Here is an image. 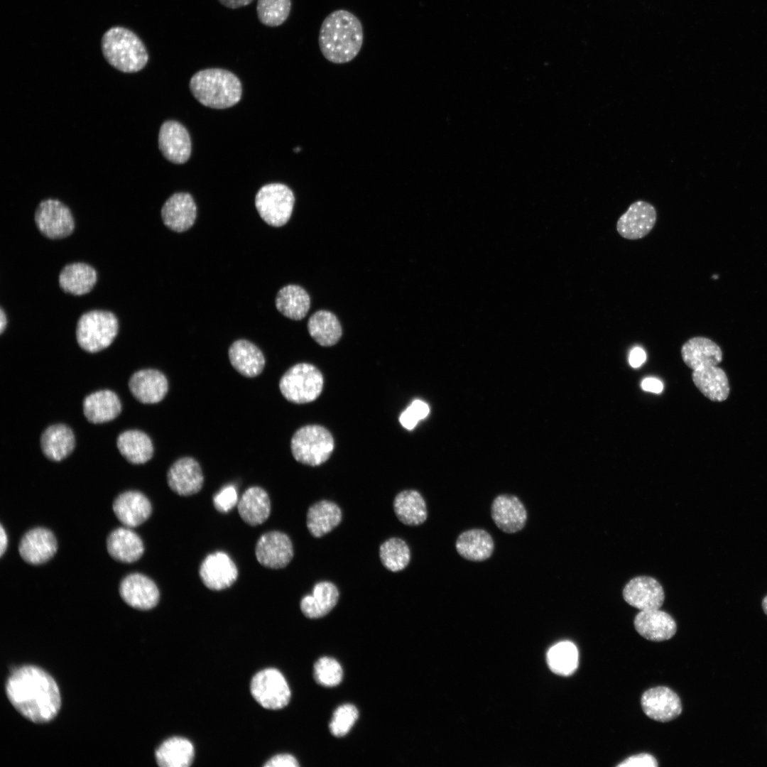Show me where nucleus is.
<instances>
[{
    "label": "nucleus",
    "instance_id": "f257e3e1",
    "mask_svg": "<svg viewBox=\"0 0 767 767\" xmlns=\"http://www.w3.org/2000/svg\"><path fill=\"white\" fill-rule=\"evenodd\" d=\"M6 692L13 707L35 723L51 721L60 708L56 682L37 666L25 665L13 670L7 680Z\"/></svg>",
    "mask_w": 767,
    "mask_h": 767
},
{
    "label": "nucleus",
    "instance_id": "f03ea898",
    "mask_svg": "<svg viewBox=\"0 0 767 767\" xmlns=\"http://www.w3.org/2000/svg\"><path fill=\"white\" fill-rule=\"evenodd\" d=\"M364 41L360 20L352 12L338 9L322 21L318 43L325 58L335 64L352 60L361 49Z\"/></svg>",
    "mask_w": 767,
    "mask_h": 767
},
{
    "label": "nucleus",
    "instance_id": "7ed1b4c3",
    "mask_svg": "<svg viewBox=\"0 0 767 767\" xmlns=\"http://www.w3.org/2000/svg\"><path fill=\"white\" fill-rule=\"evenodd\" d=\"M190 89L195 98L204 106L226 109L237 104L241 97L242 86L232 72L222 68H207L195 73L190 80Z\"/></svg>",
    "mask_w": 767,
    "mask_h": 767
},
{
    "label": "nucleus",
    "instance_id": "20e7f679",
    "mask_svg": "<svg viewBox=\"0 0 767 767\" xmlns=\"http://www.w3.org/2000/svg\"><path fill=\"white\" fill-rule=\"evenodd\" d=\"M102 50L106 60L116 70L126 73L141 70L148 54L141 40L131 30L115 26L102 38Z\"/></svg>",
    "mask_w": 767,
    "mask_h": 767
},
{
    "label": "nucleus",
    "instance_id": "39448f33",
    "mask_svg": "<svg viewBox=\"0 0 767 767\" xmlns=\"http://www.w3.org/2000/svg\"><path fill=\"white\" fill-rule=\"evenodd\" d=\"M118 331L119 322L114 313L93 310L80 317L76 327V339L82 349L94 353L109 347Z\"/></svg>",
    "mask_w": 767,
    "mask_h": 767
},
{
    "label": "nucleus",
    "instance_id": "423d86ee",
    "mask_svg": "<svg viewBox=\"0 0 767 767\" xmlns=\"http://www.w3.org/2000/svg\"><path fill=\"white\" fill-rule=\"evenodd\" d=\"M290 448L297 462L318 466L330 457L334 449V440L329 430L322 426L305 425L293 435Z\"/></svg>",
    "mask_w": 767,
    "mask_h": 767
},
{
    "label": "nucleus",
    "instance_id": "0eeeda50",
    "mask_svg": "<svg viewBox=\"0 0 767 767\" xmlns=\"http://www.w3.org/2000/svg\"><path fill=\"white\" fill-rule=\"evenodd\" d=\"M323 376L320 370L308 363L290 367L281 378L279 388L288 401L301 404L312 402L320 395Z\"/></svg>",
    "mask_w": 767,
    "mask_h": 767
},
{
    "label": "nucleus",
    "instance_id": "6e6552de",
    "mask_svg": "<svg viewBox=\"0 0 767 767\" xmlns=\"http://www.w3.org/2000/svg\"><path fill=\"white\" fill-rule=\"evenodd\" d=\"M294 204L293 191L283 183L266 184L259 190L255 197V206L261 219L276 227L288 222Z\"/></svg>",
    "mask_w": 767,
    "mask_h": 767
},
{
    "label": "nucleus",
    "instance_id": "1a4fd4ad",
    "mask_svg": "<svg viewBox=\"0 0 767 767\" xmlns=\"http://www.w3.org/2000/svg\"><path fill=\"white\" fill-rule=\"evenodd\" d=\"M250 689L254 700L268 709H282L290 699V690L285 677L273 668L258 672L251 680Z\"/></svg>",
    "mask_w": 767,
    "mask_h": 767
},
{
    "label": "nucleus",
    "instance_id": "9d476101",
    "mask_svg": "<svg viewBox=\"0 0 767 767\" xmlns=\"http://www.w3.org/2000/svg\"><path fill=\"white\" fill-rule=\"evenodd\" d=\"M34 219L40 232L51 239L67 237L75 228L73 216L69 207L55 199L41 201L36 210Z\"/></svg>",
    "mask_w": 767,
    "mask_h": 767
},
{
    "label": "nucleus",
    "instance_id": "9b49d317",
    "mask_svg": "<svg viewBox=\"0 0 767 767\" xmlns=\"http://www.w3.org/2000/svg\"><path fill=\"white\" fill-rule=\"evenodd\" d=\"M255 554L263 566L271 569L283 568L293 557V544L285 533L270 531L263 534L258 540Z\"/></svg>",
    "mask_w": 767,
    "mask_h": 767
},
{
    "label": "nucleus",
    "instance_id": "f8f14e48",
    "mask_svg": "<svg viewBox=\"0 0 767 767\" xmlns=\"http://www.w3.org/2000/svg\"><path fill=\"white\" fill-rule=\"evenodd\" d=\"M656 219L655 207L646 201L638 200L631 204L619 218L616 230L624 239H639L646 236L653 229Z\"/></svg>",
    "mask_w": 767,
    "mask_h": 767
},
{
    "label": "nucleus",
    "instance_id": "ddd939ff",
    "mask_svg": "<svg viewBox=\"0 0 767 767\" xmlns=\"http://www.w3.org/2000/svg\"><path fill=\"white\" fill-rule=\"evenodd\" d=\"M158 147L163 156L175 164H183L191 155L192 145L186 128L174 120L164 121L158 133Z\"/></svg>",
    "mask_w": 767,
    "mask_h": 767
},
{
    "label": "nucleus",
    "instance_id": "4468645a",
    "mask_svg": "<svg viewBox=\"0 0 767 767\" xmlns=\"http://www.w3.org/2000/svg\"><path fill=\"white\" fill-rule=\"evenodd\" d=\"M199 575L208 589L219 591L231 587L235 582L238 570L227 553L216 552L205 558L200 565Z\"/></svg>",
    "mask_w": 767,
    "mask_h": 767
},
{
    "label": "nucleus",
    "instance_id": "2eb2a0df",
    "mask_svg": "<svg viewBox=\"0 0 767 767\" xmlns=\"http://www.w3.org/2000/svg\"><path fill=\"white\" fill-rule=\"evenodd\" d=\"M119 594L128 605L141 610L155 607L160 598L155 582L140 573H133L124 578L120 583Z\"/></svg>",
    "mask_w": 767,
    "mask_h": 767
},
{
    "label": "nucleus",
    "instance_id": "dca6fc26",
    "mask_svg": "<svg viewBox=\"0 0 767 767\" xmlns=\"http://www.w3.org/2000/svg\"><path fill=\"white\" fill-rule=\"evenodd\" d=\"M644 713L652 719L666 722L678 717L682 712L679 696L667 687L651 688L641 700Z\"/></svg>",
    "mask_w": 767,
    "mask_h": 767
},
{
    "label": "nucleus",
    "instance_id": "f3484780",
    "mask_svg": "<svg viewBox=\"0 0 767 767\" xmlns=\"http://www.w3.org/2000/svg\"><path fill=\"white\" fill-rule=\"evenodd\" d=\"M623 597L629 604L640 611L660 609L665 599L663 587L649 576L631 579L624 588Z\"/></svg>",
    "mask_w": 767,
    "mask_h": 767
},
{
    "label": "nucleus",
    "instance_id": "a211bd4d",
    "mask_svg": "<svg viewBox=\"0 0 767 767\" xmlns=\"http://www.w3.org/2000/svg\"><path fill=\"white\" fill-rule=\"evenodd\" d=\"M169 487L180 496H190L199 492L204 483V476L200 464L192 457H185L176 460L167 473Z\"/></svg>",
    "mask_w": 767,
    "mask_h": 767
},
{
    "label": "nucleus",
    "instance_id": "6ab92c4d",
    "mask_svg": "<svg viewBox=\"0 0 767 767\" xmlns=\"http://www.w3.org/2000/svg\"><path fill=\"white\" fill-rule=\"evenodd\" d=\"M491 518L503 532L514 533L520 531L527 521V511L521 500L511 494H501L493 501Z\"/></svg>",
    "mask_w": 767,
    "mask_h": 767
},
{
    "label": "nucleus",
    "instance_id": "aec40b11",
    "mask_svg": "<svg viewBox=\"0 0 767 767\" xmlns=\"http://www.w3.org/2000/svg\"><path fill=\"white\" fill-rule=\"evenodd\" d=\"M163 224L176 232L190 229L197 217V206L192 195L187 192H176L171 195L161 208Z\"/></svg>",
    "mask_w": 767,
    "mask_h": 767
},
{
    "label": "nucleus",
    "instance_id": "412c9836",
    "mask_svg": "<svg viewBox=\"0 0 767 767\" xmlns=\"http://www.w3.org/2000/svg\"><path fill=\"white\" fill-rule=\"evenodd\" d=\"M57 540L53 533L45 528H35L22 537L18 550L22 559L32 565L49 560L56 553Z\"/></svg>",
    "mask_w": 767,
    "mask_h": 767
},
{
    "label": "nucleus",
    "instance_id": "4be33fe9",
    "mask_svg": "<svg viewBox=\"0 0 767 767\" xmlns=\"http://www.w3.org/2000/svg\"><path fill=\"white\" fill-rule=\"evenodd\" d=\"M129 387L136 399L143 403L151 404L165 398L168 383L161 371L148 369L135 372L129 381Z\"/></svg>",
    "mask_w": 767,
    "mask_h": 767
},
{
    "label": "nucleus",
    "instance_id": "5701e85b",
    "mask_svg": "<svg viewBox=\"0 0 767 767\" xmlns=\"http://www.w3.org/2000/svg\"><path fill=\"white\" fill-rule=\"evenodd\" d=\"M113 511L125 527L134 528L149 518L152 507L150 501L143 494L136 491H128L115 499Z\"/></svg>",
    "mask_w": 767,
    "mask_h": 767
},
{
    "label": "nucleus",
    "instance_id": "b1692460",
    "mask_svg": "<svg viewBox=\"0 0 767 767\" xmlns=\"http://www.w3.org/2000/svg\"><path fill=\"white\" fill-rule=\"evenodd\" d=\"M633 624L641 636L653 641L668 640L677 630L674 619L659 609L640 611L634 619Z\"/></svg>",
    "mask_w": 767,
    "mask_h": 767
},
{
    "label": "nucleus",
    "instance_id": "393cba45",
    "mask_svg": "<svg viewBox=\"0 0 767 767\" xmlns=\"http://www.w3.org/2000/svg\"><path fill=\"white\" fill-rule=\"evenodd\" d=\"M229 359L232 366L244 376H259L265 366V357L254 344L246 339H238L229 348Z\"/></svg>",
    "mask_w": 767,
    "mask_h": 767
},
{
    "label": "nucleus",
    "instance_id": "a878e982",
    "mask_svg": "<svg viewBox=\"0 0 767 767\" xmlns=\"http://www.w3.org/2000/svg\"><path fill=\"white\" fill-rule=\"evenodd\" d=\"M681 355L685 364L693 371L717 366L722 361L720 347L704 337H695L687 340L681 348Z\"/></svg>",
    "mask_w": 767,
    "mask_h": 767
},
{
    "label": "nucleus",
    "instance_id": "bb28decb",
    "mask_svg": "<svg viewBox=\"0 0 767 767\" xmlns=\"http://www.w3.org/2000/svg\"><path fill=\"white\" fill-rule=\"evenodd\" d=\"M109 554L116 560L131 563L138 560L144 552L143 541L131 528H118L110 533L107 540Z\"/></svg>",
    "mask_w": 767,
    "mask_h": 767
},
{
    "label": "nucleus",
    "instance_id": "cd10ccee",
    "mask_svg": "<svg viewBox=\"0 0 767 767\" xmlns=\"http://www.w3.org/2000/svg\"><path fill=\"white\" fill-rule=\"evenodd\" d=\"M121 410L117 395L110 390H100L86 396L83 401L85 418L92 423H103L116 418Z\"/></svg>",
    "mask_w": 767,
    "mask_h": 767
},
{
    "label": "nucleus",
    "instance_id": "c85d7f7f",
    "mask_svg": "<svg viewBox=\"0 0 767 767\" xmlns=\"http://www.w3.org/2000/svg\"><path fill=\"white\" fill-rule=\"evenodd\" d=\"M97 281L96 270L83 262H75L65 266L58 276L61 289L67 293L82 295L88 293Z\"/></svg>",
    "mask_w": 767,
    "mask_h": 767
},
{
    "label": "nucleus",
    "instance_id": "c756f323",
    "mask_svg": "<svg viewBox=\"0 0 767 767\" xmlns=\"http://www.w3.org/2000/svg\"><path fill=\"white\" fill-rule=\"evenodd\" d=\"M339 596V590L334 584L328 581L319 582L315 584L310 594L302 598L300 604L301 611L310 619L321 618L335 606Z\"/></svg>",
    "mask_w": 767,
    "mask_h": 767
},
{
    "label": "nucleus",
    "instance_id": "7c9ffc66",
    "mask_svg": "<svg viewBox=\"0 0 767 767\" xmlns=\"http://www.w3.org/2000/svg\"><path fill=\"white\" fill-rule=\"evenodd\" d=\"M455 547L457 553L464 559L482 562L489 558L494 549L491 535L485 530L474 528L460 533L457 538Z\"/></svg>",
    "mask_w": 767,
    "mask_h": 767
},
{
    "label": "nucleus",
    "instance_id": "2f4dec72",
    "mask_svg": "<svg viewBox=\"0 0 767 767\" xmlns=\"http://www.w3.org/2000/svg\"><path fill=\"white\" fill-rule=\"evenodd\" d=\"M239 513L247 524L255 526L265 522L271 513V501L267 492L259 486L248 488L238 504Z\"/></svg>",
    "mask_w": 767,
    "mask_h": 767
},
{
    "label": "nucleus",
    "instance_id": "473e14b6",
    "mask_svg": "<svg viewBox=\"0 0 767 767\" xmlns=\"http://www.w3.org/2000/svg\"><path fill=\"white\" fill-rule=\"evenodd\" d=\"M692 381L700 392L712 401L726 400L729 385L724 371L717 366H708L694 370Z\"/></svg>",
    "mask_w": 767,
    "mask_h": 767
},
{
    "label": "nucleus",
    "instance_id": "72a5a7b5",
    "mask_svg": "<svg viewBox=\"0 0 767 767\" xmlns=\"http://www.w3.org/2000/svg\"><path fill=\"white\" fill-rule=\"evenodd\" d=\"M40 447L44 455L53 461L67 457L75 447V435L65 425L55 424L47 428L41 435Z\"/></svg>",
    "mask_w": 767,
    "mask_h": 767
},
{
    "label": "nucleus",
    "instance_id": "f704fd0d",
    "mask_svg": "<svg viewBox=\"0 0 767 767\" xmlns=\"http://www.w3.org/2000/svg\"><path fill=\"white\" fill-rule=\"evenodd\" d=\"M342 520V511L334 502L322 500L312 504L307 513V527L315 538H320L337 527Z\"/></svg>",
    "mask_w": 767,
    "mask_h": 767
},
{
    "label": "nucleus",
    "instance_id": "c9c22d12",
    "mask_svg": "<svg viewBox=\"0 0 767 767\" xmlns=\"http://www.w3.org/2000/svg\"><path fill=\"white\" fill-rule=\"evenodd\" d=\"M192 744L187 739L173 736L165 740L155 752L156 760L161 767H187L194 759Z\"/></svg>",
    "mask_w": 767,
    "mask_h": 767
},
{
    "label": "nucleus",
    "instance_id": "e433bc0d",
    "mask_svg": "<svg viewBox=\"0 0 767 767\" xmlns=\"http://www.w3.org/2000/svg\"><path fill=\"white\" fill-rule=\"evenodd\" d=\"M116 445L121 455L132 464L146 463L153 455L151 438L141 430H129L121 433L117 437Z\"/></svg>",
    "mask_w": 767,
    "mask_h": 767
},
{
    "label": "nucleus",
    "instance_id": "4c0bfd02",
    "mask_svg": "<svg viewBox=\"0 0 767 767\" xmlns=\"http://www.w3.org/2000/svg\"><path fill=\"white\" fill-rule=\"evenodd\" d=\"M277 310L284 316L300 320L310 308V298L307 291L298 285L290 284L281 288L276 297Z\"/></svg>",
    "mask_w": 767,
    "mask_h": 767
},
{
    "label": "nucleus",
    "instance_id": "58836bf2",
    "mask_svg": "<svg viewBox=\"0 0 767 767\" xmlns=\"http://www.w3.org/2000/svg\"><path fill=\"white\" fill-rule=\"evenodd\" d=\"M394 512L401 522L407 526H419L427 519V507L422 495L415 490H404L393 501Z\"/></svg>",
    "mask_w": 767,
    "mask_h": 767
},
{
    "label": "nucleus",
    "instance_id": "ea45409f",
    "mask_svg": "<svg viewBox=\"0 0 767 767\" xmlns=\"http://www.w3.org/2000/svg\"><path fill=\"white\" fill-rule=\"evenodd\" d=\"M308 330L311 337L320 345H334L341 338V324L332 312L320 310L313 313L308 321Z\"/></svg>",
    "mask_w": 767,
    "mask_h": 767
},
{
    "label": "nucleus",
    "instance_id": "a19ab883",
    "mask_svg": "<svg viewBox=\"0 0 767 767\" xmlns=\"http://www.w3.org/2000/svg\"><path fill=\"white\" fill-rule=\"evenodd\" d=\"M547 663L553 673L564 676L570 675L578 666V650L571 641H560L548 650Z\"/></svg>",
    "mask_w": 767,
    "mask_h": 767
},
{
    "label": "nucleus",
    "instance_id": "79ce46f5",
    "mask_svg": "<svg viewBox=\"0 0 767 767\" xmlns=\"http://www.w3.org/2000/svg\"><path fill=\"white\" fill-rule=\"evenodd\" d=\"M379 556L383 565L386 569L392 572H398L408 565L410 552L408 545L403 540L392 538L381 545Z\"/></svg>",
    "mask_w": 767,
    "mask_h": 767
},
{
    "label": "nucleus",
    "instance_id": "37998d69",
    "mask_svg": "<svg viewBox=\"0 0 767 767\" xmlns=\"http://www.w3.org/2000/svg\"><path fill=\"white\" fill-rule=\"evenodd\" d=\"M291 0H258L256 12L260 22L267 26L282 25L288 18Z\"/></svg>",
    "mask_w": 767,
    "mask_h": 767
},
{
    "label": "nucleus",
    "instance_id": "c03bdc74",
    "mask_svg": "<svg viewBox=\"0 0 767 767\" xmlns=\"http://www.w3.org/2000/svg\"><path fill=\"white\" fill-rule=\"evenodd\" d=\"M313 670L316 682L325 687H334L342 680V668L332 658H320L315 663Z\"/></svg>",
    "mask_w": 767,
    "mask_h": 767
},
{
    "label": "nucleus",
    "instance_id": "a18cd8bd",
    "mask_svg": "<svg viewBox=\"0 0 767 767\" xmlns=\"http://www.w3.org/2000/svg\"><path fill=\"white\" fill-rule=\"evenodd\" d=\"M359 712L355 706L344 704L336 709L331 722L330 730L335 736H343L352 729L358 719Z\"/></svg>",
    "mask_w": 767,
    "mask_h": 767
},
{
    "label": "nucleus",
    "instance_id": "49530a36",
    "mask_svg": "<svg viewBox=\"0 0 767 767\" xmlns=\"http://www.w3.org/2000/svg\"><path fill=\"white\" fill-rule=\"evenodd\" d=\"M430 408L427 403L421 400H415L401 414L399 421L407 430L413 429L420 420L424 419L429 413Z\"/></svg>",
    "mask_w": 767,
    "mask_h": 767
},
{
    "label": "nucleus",
    "instance_id": "de8ad7c7",
    "mask_svg": "<svg viewBox=\"0 0 767 767\" xmlns=\"http://www.w3.org/2000/svg\"><path fill=\"white\" fill-rule=\"evenodd\" d=\"M238 501L237 492L232 484L223 487L213 498L215 508L222 513L229 512Z\"/></svg>",
    "mask_w": 767,
    "mask_h": 767
},
{
    "label": "nucleus",
    "instance_id": "09e8293b",
    "mask_svg": "<svg viewBox=\"0 0 767 767\" xmlns=\"http://www.w3.org/2000/svg\"><path fill=\"white\" fill-rule=\"evenodd\" d=\"M656 759L648 754H639L630 756L618 764V767H656Z\"/></svg>",
    "mask_w": 767,
    "mask_h": 767
},
{
    "label": "nucleus",
    "instance_id": "8fccbe9b",
    "mask_svg": "<svg viewBox=\"0 0 767 767\" xmlns=\"http://www.w3.org/2000/svg\"><path fill=\"white\" fill-rule=\"evenodd\" d=\"M296 758L290 754H282L271 757L265 764V767H298Z\"/></svg>",
    "mask_w": 767,
    "mask_h": 767
},
{
    "label": "nucleus",
    "instance_id": "3c124183",
    "mask_svg": "<svg viewBox=\"0 0 767 767\" xmlns=\"http://www.w3.org/2000/svg\"><path fill=\"white\" fill-rule=\"evenodd\" d=\"M646 359L644 350L638 347L633 348L629 354V364L633 368L639 367Z\"/></svg>",
    "mask_w": 767,
    "mask_h": 767
},
{
    "label": "nucleus",
    "instance_id": "603ef678",
    "mask_svg": "<svg viewBox=\"0 0 767 767\" xmlns=\"http://www.w3.org/2000/svg\"><path fill=\"white\" fill-rule=\"evenodd\" d=\"M641 388L643 391L660 393L663 389V385L662 382L655 378H646L641 382Z\"/></svg>",
    "mask_w": 767,
    "mask_h": 767
},
{
    "label": "nucleus",
    "instance_id": "864d4df0",
    "mask_svg": "<svg viewBox=\"0 0 767 767\" xmlns=\"http://www.w3.org/2000/svg\"><path fill=\"white\" fill-rule=\"evenodd\" d=\"M222 5L229 9H238L250 4L254 0H218Z\"/></svg>",
    "mask_w": 767,
    "mask_h": 767
},
{
    "label": "nucleus",
    "instance_id": "5fc2aeb1",
    "mask_svg": "<svg viewBox=\"0 0 767 767\" xmlns=\"http://www.w3.org/2000/svg\"><path fill=\"white\" fill-rule=\"evenodd\" d=\"M0 530V555L2 556L7 548L8 537L2 525L1 526Z\"/></svg>",
    "mask_w": 767,
    "mask_h": 767
},
{
    "label": "nucleus",
    "instance_id": "6e6d98bb",
    "mask_svg": "<svg viewBox=\"0 0 767 767\" xmlns=\"http://www.w3.org/2000/svg\"><path fill=\"white\" fill-rule=\"evenodd\" d=\"M6 325H7L6 315L3 308L1 307V309H0V332H1V334H2L4 332V331L5 330L6 327Z\"/></svg>",
    "mask_w": 767,
    "mask_h": 767
},
{
    "label": "nucleus",
    "instance_id": "4d7b16f0",
    "mask_svg": "<svg viewBox=\"0 0 767 767\" xmlns=\"http://www.w3.org/2000/svg\"><path fill=\"white\" fill-rule=\"evenodd\" d=\"M761 605L764 613L767 615V595L763 599Z\"/></svg>",
    "mask_w": 767,
    "mask_h": 767
}]
</instances>
